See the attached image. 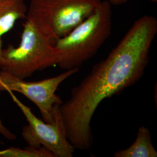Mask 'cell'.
<instances>
[{
    "mask_svg": "<svg viewBox=\"0 0 157 157\" xmlns=\"http://www.w3.org/2000/svg\"><path fill=\"white\" fill-rule=\"evenodd\" d=\"M115 157H157V151L152 143L150 132L145 126H141L136 140L128 148L115 152Z\"/></svg>",
    "mask_w": 157,
    "mask_h": 157,
    "instance_id": "cell-8",
    "label": "cell"
},
{
    "mask_svg": "<svg viewBox=\"0 0 157 157\" xmlns=\"http://www.w3.org/2000/svg\"><path fill=\"white\" fill-rule=\"evenodd\" d=\"M150 1H154V2H155V1H156V0H150Z\"/></svg>",
    "mask_w": 157,
    "mask_h": 157,
    "instance_id": "cell-12",
    "label": "cell"
},
{
    "mask_svg": "<svg viewBox=\"0 0 157 157\" xmlns=\"http://www.w3.org/2000/svg\"><path fill=\"white\" fill-rule=\"evenodd\" d=\"M111 4L115 6H121L126 3L128 0H108Z\"/></svg>",
    "mask_w": 157,
    "mask_h": 157,
    "instance_id": "cell-11",
    "label": "cell"
},
{
    "mask_svg": "<svg viewBox=\"0 0 157 157\" xmlns=\"http://www.w3.org/2000/svg\"><path fill=\"white\" fill-rule=\"evenodd\" d=\"M0 135H2L6 139L10 140H13L16 138V136L13 134L8 129H6V126L2 124V121L0 120Z\"/></svg>",
    "mask_w": 157,
    "mask_h": 157,
    "instance_id": "cell-10",
    "label": "cell"
},
{
    "mask_svg": "<svg viewBox=\"0 0 157 157\" xmlns=\"http://www.w3.org/2000/svg\"><path fill=\"white\" fill-rule=\"evenodd\" d=\"M24 0H0V69L2 63V37L13 28L17 21L26 16Z\"/></svg>",
    "mask_w": 157,
    "mask_h": 157,
    "instance_id": "cell-7",
    "label": "cell"
},
{
    "mask_svg": "<svg viewBox=\"0 0 157 157\" xmlns=\"http://www.w3.org/2000/svg\"><path fill=\"white\" fill-rule=\"evenodd\" d=\"M157 20L144 15L135 21L106 58L95 64L59 105L66 137L75 149L89 150L91 119L102 101L140 80L149 62Z\"/></svg>",
    "mask_w": 157,
    "mask_h": 157,
    "instance_id": "cell-1",
    "label": "cell"
},
{
    "mask_svg": "<svg viewBox=\"0 0 157 157\" xmlns=\"http://www.w3.org/2000/svg\"><path fill=\"white\" fill-rule=\"evenodd\" d=\"M8 92L13 101L21 109L28 122V125L23 128L22 135L29 146L36 148L44 147L54 157H73L75 148L65 136L59 109L61 104L55 105L54 121L52 123H47L37 118L30 108L19 100L12 91Z\"/></svg>",
    "mask_w": 157,
    "mask_h": 157,
    "instance_id": "cell-5",
    "label": "cell"
},
{
    "mask_svg": "<svg viewBox=\"0 0 157 157\" xmlns=\"http://www.w3.org/2000/svg\"><path fill=\"white\" fill-rule=\"evenodd\" d=\"M78 70V67L66 70L53 78L34 82H26L2 71L0 72V91H17L26 96L39 108L43 121L52 123L54 121L55 105L63 102L56 94V90L63 82Z\"/></svg>",
    "mask_w": 157,
    "mask_h": 157,
    "instance_id": "cell-6",
    "label": "cell"
},
{
    "mask_svg": "<svg viewBox=\"0 0 157 157\" xmlns=\"http://www.w3.org/2000/svg\"><path fill=\"white\" fill-rule=\"evenodd\" d=\"M108 0L67 36L54 43L59 55L58 66L69 70L80 67L94 56L111 32L112 11Z\"/></svg>",
    "mask_w": 157,
    "mask_h": 157,
    "instance_id": "cell-2",
    "label": "cell"
},
{
    "mask_svg": "<svg viewBox=\"0 0 157 157\" xmlns=\"http://www.w3.org/2000/svg\"><path fill=\"white\" fill-rule=\"evenodd\" d=\"M23 28L19 45L10 44L2 49L1 69L24 80L36 71L57 65L59 55L55 42L30 21L26 19Z\"/></svg>",
    "mask_w": 157,
    "mask_h": 157,
    "instance_id": "cell-3",
    "label": "cell"
},
{
    "mask_svg": "<svg viewBox=\"0 0 157 157\" xmlns=\"http://www.w3.org/2000/svg\"><path fill=\"white\" fill-rule=\"evenodd\" d=\"M101 0H31L27 19L54 41L91 15Z\"/></svg>",
    "mask_w": 157,
    "mask_h": 157,
    "instance_id": "cell-4",
    "label": "cell"
},
{
    "mask_svg": "<svg viewBox=\"0 0 157 157\" xmlns=\"http://www.w3.org/2000/svg\"><path fill=\"white\" fill-rule=\"evenodd\" d=\"M0 157H54V155L44 147L33 148L29 146L25 149L11 147L0 150Z\"/></svg>",
    "mask_w": 157,
    "mask_h": 157,
    "instance_id": "cell-9",
    "label": "cell"
}]
</instances>
